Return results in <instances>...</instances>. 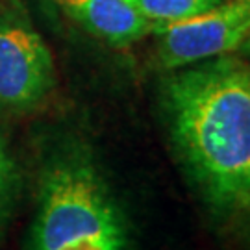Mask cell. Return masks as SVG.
<instances>
[{"label": "cell", "mask_w": 250, "mask_h": 250, "mask_svg": "<svg viewBox=\"0 0 250 250\" xmlns=\"http://www.w3.org/2000/svg\"><path fill=\"white\" fill-rule=\"evenodd\" d=\"M125 217L93 161L56 156L43 170L32 250H126Z\"/></svg>", "instance_id": "2"}, {"label": "cell", "mask_w": 250, "mask_h": 250, "mask_svg": "<svg viewBox=\"0 0 250 250\" xmlns=\"http://www.w3.org/2000/svg\"><path fill=\"white\" fill-rule=\"evenodd\" d=\"M161 106L174 152L209 209L250 211V63L228 54L174 69Z\"/></svg>", "instance_id": "1"}, {"label": "cell", "mask_w": 250, "mask_h": 250, "mask_svg": "<svg viewBox=\"0 0 250 250\" xmlns=\"http://www.w3.org/2000/svg\"><path fill=\"white\" fill-rule=\"evenodd\" d=\"M19 191H21V174L17 161L8 141L0 134V239L13 217Z\"/></svg>", "instance_id": "7"}, {"label": "cell", "mask_w": 250, "mask_h": 250, "mask_svg": "<svg viewBox=\"0 0 250 250\" xmlns=\"http://www.w3.org/2000/svg\"><path fill=\"white\" fill-rule=\"evenodd\" d=\"M132 8L141 13L152 24L172 22L200 15L223 0H126Z\"/></svg>", "instance_id": "6"}, {"label": "cell", "mask_w": 250, "mask_h": 250, "mask_svg": "<svg viewBox=\"0 0 250 250\" xmlns=\"http://www.w3.org/2000/svg\"><path fill=\"white\" fill-rule=\"evenodd\" d=\"M56 83L52 52L22 13H0V107L28 111Z\"/></svg>", "instance_id": "4"}, {"label": "cell", "mask_w": 250, "mask_h": 250, "mask_svg": "<svg viewBox=\"0 0 250 250\" xmlns=\"http://www.w3.org/2000/svg\"><path fill=\"white\" fill-rule=\"evenodd\" d=\"M235 56H239V58H243V60H247V62L250 63V32H249V36L245 37V41L241 43V46L235 50Z\"/></svg>", "instance_id": "8"}, {"label": "cell", "mask_w": 250, "mask_h": 250, "mask_svg": "<svg viewBox=\"0 0 250 250\" xmlns=\"http://www.w3.org/2000/svg\"><path fill=\"white\" fill-rule=\"evenodd\" d=\"M250 32V0H223L200 15L152 24L167 71L235 54Z\"/></svg>", "instance_id": "3"}, {"label": "cell", "mask_w": 250, "mask_h": 250, "mask_svg": "<svg viewBox=\"0 0 250 250\" xmlns=\"http://www.w3.org/2000/svg\"><path fill=\"white\" fill-rule=\"evenodd\" d=\"M56 4L87 30L113 46H126L152 32V22L126 0H56Z\"/></svg>", "instance_id": "5"}]
</instances>
